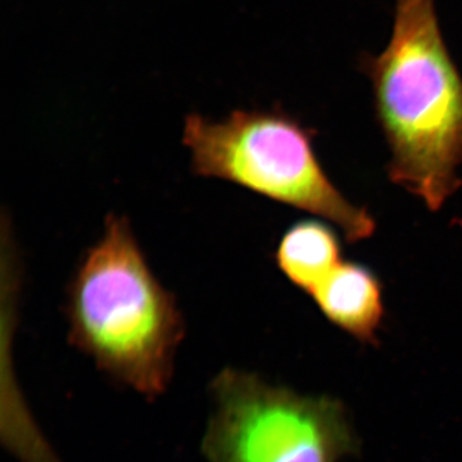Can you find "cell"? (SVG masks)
I'll list each match as a JSON object with an SVG mask.
<instances>
[{"label":"cell","mask_w":462,"mask_h":462,"mask_svg":"<svg viewBox=\"0 0 462 462\" xmlns=\"http://www.w3.org/2000/svg\"><path fill=\"white\" fill-rule=\"evenodd\" d=\"M65 315L69 342L99 372L148 401L165 394L185 319L126 216L107 215L98 240L76 264Z\"/></svg>","instance_id":"6da1fadb"},{"label":"cell","mask_w":462,"mask_h":462,"mask_svg":"<svg viewBox=\"0 0 462 462\" xmlns=\"http://www.w3.org/2000/svg\"><path fill=\"white\" fill-rule=\"evenodd\" d=\"M314 136L278 107L236 109L220 120L191 114L182 127L194 175L231 182L319 216L339 227L346 242L372 238L375 220L330 180L316 156Z\"/></svg>","instance_id":"7a4b0ae2"},{"label":"cell","mask_w":462,"mask_h":462,"mask_svg":"<svg viewBox=\"0 0 462 462\" xmlns=\"http://www.w3.org/2000/svg\"><path fill=\"white\" fill-rule=\"evenodd\" d=\"M275 261L282 275L310 296L343 261L338 236L322 221H298L279 240Z\"/></svg>","instance_id":"5b68a950"},{"label":"cell","mask_w":462,"mask_h":462,"mask_svg":"<svg viewBox=\"0 0 462 462\" xmlns=\"http://www.w3.org/2000/svg\"><path fill=\"white\" fill-rule=\"evenodd\" d=\"M208 401L200 439L206 462H340L360 451L337 398L307 396L225 367L209 382Z\"/></svg>","instance_id":"3957f363"},{"label":"cell","mask_w":462,"mask_h":462,"mask_svg":"<svg viewBox=\"0 0 462 462\" xmlns=\"http://www.w3.org/2000/svg\"><path fill=\"white\" fill-rule=\"evenodd\" d=\"M310 297L331 324L352 338L378 343L385 312L383 285L369 267L342 261Z\"/></svg>","instance_id":"277c9868"}]
</instances>
